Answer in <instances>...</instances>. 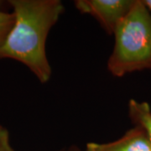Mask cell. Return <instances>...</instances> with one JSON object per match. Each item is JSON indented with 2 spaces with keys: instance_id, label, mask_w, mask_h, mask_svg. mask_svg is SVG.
I'll use <instances>...</instances> for the list:
<instances>
[{
  "instance_id": "obj_1",
  "label": "cell",
  "mask_w": 151,
  "mask_h": 151,
  "mask_svg": "<svg viewBox=\"0 0 151 151\" xmlns=\"http://www.w3.org/2000/svg\"><path fill=\"white\" fill-rule=\"evenodd\" d=\"M14 25L0 50V58L26 65L41 83L51 76L46 40L51 28L64 12L60 0H10Z\"/></svg>"
},
{
  "instance_id": "obj_2",
  "label": "cell",
  "mask_w": 151,
  "mask_h": 151,
  "mask_svg": "<svg viewBox=\"0 0 151 151\" xmlns=\"http://www.w3.org/2000/svg\"><path fill=\"white\" fill-rule=\"evenodd\" d=\"M113 35L114 46L107 64L112 75L122 77L151 70V13L144 0H135Z\"/></svg>"
},
{
  "instance_id": "obj_3",
  "label": "cell",
  "mask_w": 151,
  "mask_h": 151,
  "mask_svg": "<svg viewBox=\"0 0 151 151\" xmlns=\"http://www.w3.org/2000/svg\"><path fill=\"white\" fill-rule=\"evenodd\" d=\"M135 0H76L77 10L94 17L109 35L134 4Z\"/></svg>"
},
{
  "instance_id": "obj_4",
  "label": "cell",
  "mask_w": 151,
  "mask_h": 151,
  "mask_svg": "<svg viewBox=\"0 0 151 151\" xmlns=\"http://www.w3.org/2000/svg\"><path fill=\"white\" fill-rule=\"evenodd\" d=\"M84 151H151V142L145 130L135 126L116 140L88 143Z\"/></svg>"
},
{
  "instance_id": "obj_5",
  "label": "cell",
  "mask_w": 151,
  "mask_h": 151,
  "mask_svg": "<svg viewBox=\"0 0 151 151\" xmlns=\"http://www.w3.org/2000/svg\"><path fill=\"white\" fill-rule=\"evenodd\" d=\"M129 114L130 119L145 130L151 142V108L146 102H139L131 99L129 103Z\"/></svg>"
},
{
  "instance_id": "obj_6",
  "label": "cell",
  "mask_w": 151,
  "mask_h": 151,
  "mask_svg": "<svg viewBox=\"0 0 151 151\" xmlns=\"http://www.w3.org/2000/svg\"><path fill=\"white\" fill-rule=\"evenodd\" d=\"M14 15L12 13L0 10V50L6 41L11 29L14 25Z\"/></svg>"
},
{
  "instance_id": "obj_7",
  "label": "cell",
  "mask_w": 151,
  "mask_h": 151,
  "mask_svg": "<svg viewBox=\"0 0 151 151\" xmlns=\"http://www.w3.org/2000/svg\"><path fill=\"white\" fill-rule=\"evenodd\" d=\"M0 151H14L11 146L9 131L0 125Z\"/></svg>"
},
{
  "instance_id": "obj_8",
  "label": "cell",
  "mask_w": 151,
  "mask_h": 151,
  "mask_svg": "<svg viewBox=\"0 0 151 151\" xmlns=\"http://www.w3.org/2000/svg\"><path fill=\"white\" fill-rule=\"evenodd\" d=\"M144 2H145V4L148 7V9H150L151 13V0H144Z\"/></svg>"
}]
</instances>
